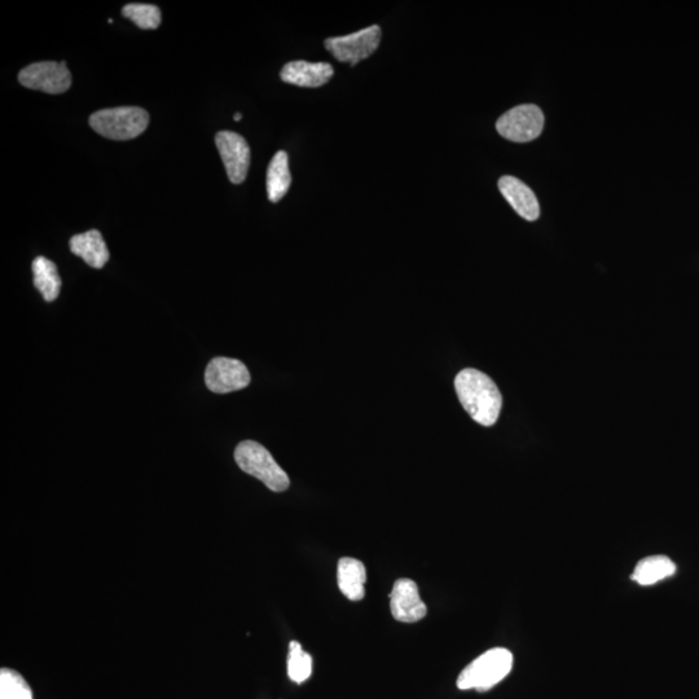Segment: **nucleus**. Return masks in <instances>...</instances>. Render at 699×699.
<instances>
[{
	"mask_svg": "<svg viewBox=\"0 0 699 699\" xmlns=\"http://www.w3.org/2000/svg\"><path fill=\"white\" fill-rule=\"evenodd\" d=\"M35 288L42 293L47 302H54L60 294L61 279L54 262L45 257H38L33 262Z\"/></svg>",
	"mask_w": 699,
	"mask_h": 699,
	"instance_id": "f3484780",
	"label": "nucleus"
},
{
	"mask_svg": "<svg viewBox=\"0 0 699 699\" xmlns=\"http://www.w3.org/2000/svg\"><path fill=\"white\" fill-rule=\"evenodd\" d=\"M544 127L542 109L533 104L518 105L496 122V130L504 139L527 143L538 138Z\"/></svg>",
	"mask_w": 699,
	"mask_h": 699,
	"instance_id": "39448f33",
	"label": "nucleus"
},
{
	"mask_svg": "<svg viewBox=\"0 0 699 699\" xmlns=\"http://www.w3.org/2000/svg\"><path fill=\"white\" fill-rule=\"evenodd\" d=\"M499 189L504 199L511 204L512 208L520 217L526 221L534 222L540 217V206L533 189L520 179L514 177H503L499 180Z\"/></svg>",
	"mask_w": 699,
	"mask_h": 699,
	"instance_id": "f8f14e48",
	"label": "nucleus"
},
{
	"mask_svg": "<svg viewBox=\"0 0 699 699\" xmlns=\"http://www.w3.org/2000/svg\"><path fill=\"white\" fill-rule=\"evenodd\" d=\"M250 380L252 378L243 362L223 356L211 360L205 371L206 386L217 394H228L248 388Z\"/></svg>",
	"mask_w": 699,
	"mask_h": 699,
	"instance_id": "6e6552de",
	"label": "nucleus"
},
{
	"mask_svg": "<svg viewBox=\"0 0 699 699\" xmlns=\"http://www.w3.org/2000/svg\"><path fill=\"white\" fill-rule=\"evenodd\" d=\"M122 15L144 30L157 29L162 21L160 8L153 4H127L122 8Z\"/></svg>",
	"mask_w": 699,
	"mask_h": 699,
	"instance_id": "a211bd4d",
	"label": "nucleus"
},
{
	"mask_svg": "<svg viewBox=\"0 0 699 699\" xmlns=\"http://www.w3.org/2000/svg\"><path fill=\"white\" fill-rule=\"evenodd\" d=\"M215 144L226 167L231 183L241 184L248 175L250 148L243 136L232 131H221L215 136Z\"/></svg>",
	"mask_w": 699,
	"mask_h": 699,
	"instance_id": "1a4fd4ad",
	"label": "nucleus"
},
{
	"mask_svg": "<svg viewBox=\"0 0 699 699\" xmlns=\"http://www.w3.org/2000/svg\"><path fill=\"white\" fill-rule=\"evenodd\" d=\"M337 582L341 592L351 601H360L366 596L367 571L363 562L344 557L338 562Z\"/></svg>",
	"mask_w": 699,
	"mask_h": 699,
	"instance_id": "ddd939ff",
	"label": "nucleus"
},
{
	"mask_svg": "<svg viewBox=\"0 0 699 699\" xmlns=\"http://www.w3.org/2000/svg\"><path fill=\"white\" fill-rule=\"evenodd\" d=\"M312 659L298 641L289 645L288 675L294 683L301 684L311 676Z\"/></svg>",
	"mask_w": 699,
	"mask_h": 699,
	"instance_id": "aec40b11",
	"label": "nucleus"
},
{
	"mask_svg": "<svg viewBox=\"0 0 699 699\" xmlns=\"http://www.w3.org/2000/svg\"><path fill=\"white\" fill-rule=\"evenodd\" d=\"M148 125V112L138 107L101 109L90 117V126L95 133L120 142L138 138Z\"/></svg>",
	"mask_w": 699,
	"mask_h": 699,
	"instance_id": "7ed1b4c3",
	"label": "nucleus"
},
{
	"mask_svg": "<svg viewBox=\"0 0 699 699\" xmlns=\"http://www.w3.org/2000/svg\"><path fill=\"white\" fill-rule=\"evenodd\" d=\"M380 42V26L372 25L354 34L329 38L325 41V48L334 59L355 67L360 61L368 59L380 46Z\"/></svg>",
	"mask_w": 699,
	"mask_h": 699,
	"instance_id": "423d86ee",
	"label": "nucleus"
},
{
	"mask_svg": "<svg viewBox=\"0 0 699 699\" xmlns=\"http://www.w3.org/2000/svg\"><path fill=\"white\" fill-rule=\"evenodd\" d=\"M455 389L461 406L474 421L483 426L496 424L503 397L489 376L478 369H463L455 378Z\"/></svg>",
	"mask_w": 699,
	"mask_h": 699,
	"instance_id": "f257e3e1",
	"label": "nucleus"
},
{
	"mask_svg": "<svg viewBox=\"0 0 699 699\" xmlns=\"http://www.w3.org/2000/svg\"><path fill=\"white\" fill-rule=\"evenodd\" d=\"M390 609L398 622L415 623L425 618L428 608L421 600L419 587L411 579H398L390 593Z\"/></svg>",
	"mask_w": 699,
	"mask_h": 699,
	"instance_id": "9d476101",
	"label": "nucleus"
},
{
	"mask_svg": "<svg viewBox=\"0 0 699 699\" xmlns=\"http://www.w3.org/2000/svg\"><path fill=\"white\" fill-rule=\"evenodd\" d=\"M19 82L26 89L59 95L67 92L72 86V74L65 61H42L21 70Z\"/></svg>",
	"mask_w": 699,
	"mask_h": 699,
	"instance_id": "0eeeda50",
	"label": "nucleus"
},
{
	"mask_svg": "<svg viewBox=\"0 0 699 699\" xmlns=\"http://www.w3.org/2000/svg\"><path fill=\"white\" fill-rule=\"evenodd\" d=\"M233 120H235L236 122H239L241 120V113H236L235 117H233Z\"/></svg>",
	"mask_w": 699,
	"mask_h": 699,
	"instance_id": "412c9836",
	"label": "nucleus"
},
{
	"mask_svg": "<svg viewBox=\"0 0 699 699\" xmlns=\"http://www.w3.org/2000/svg\"><path fill=\"white\" fill-rule=\"evenodd\" d=\"M676 573V565L667 556H650L643 558L636 565L631 579L640 586L648 587L670 578Z\"/></svg>",
	"mask_w": 699,
	"mask_h": 699,
	"instance_id": "2eb2a0df",
	"label": "nucleus"
},
{
	"mask_svg": "<svg viewBox=\"0 0 699 699\" xmlns=\"http://www.w3.org/2000/svg\"><path fill=\"white\" fill-rule=\"evenodd\" d=\"M70 250L77 257H81L87 265L99 268V270L107 265L109 258H111L103 236L96 230L73 236L70 239Z\"/></svg>",
	"mask_w": 699,
	"mask_h": 699,
	"instance_id": "4468645a",
	"label": "nucleus"
},
{
	"mask_svg": "<svg viewBox=\"0 0 699 699\" xmlns=\"http://www.w3.org/2000/svg\"><path fill=\"white\" fill-rule=\"evenodd\" d=\"M235 460L243 472L258 478L271 491L283 492L289 489L288 474L262 444L254 441L241 442L236 447Z\"/></svg>",
	"mask_w": 699,
	"mask_h": 699,
	"instance_id": "20e7f679",
	"label": "nucleus"
},
{
	"mask_svg": "<svg viewBox=\"0 0 699 699\" xmlns=\"http://www.w3.org/2000/svg\"><path fill=\"white\" fill-rule=\"evenodd\" d=\"M334 70L331 64L309 63V61H290L281 69L283 82L307 89H316L331 81Z\"/></svg>",
	"mask_w": 699,
	"mask_h": 699,
	"instance_id": "9b49d317",
	"label": "nucleus"
},
{
	"mask_svg": "<svg viewBox=\"0 0 699 699\" xmlns=\"http://www.w3.org/2000/svg\"><path fill=\"white\" fill-rule=\"evenodd\" d=\"M0 699H33L29 684L19 672L2 668L0 671Z\"/></svg>",
	"mask_w": 699,
	"mask_h": 699,
	"instance_id": "6ab92c4d",
	"label": "nucleus"
},
{
	"mask_svg": "<svg viewBox=\"0 0 699 699\" xmlns=\"http://www.w3.org/2000/svg\"><path fill=\"white\" fill-rule=\"evenodd\" d=\"M292 175L287 152L280 151L272 158L267 170V195L271 202H279L289 191Z\"/></svg>",
	"mask_w": 699,
	"mask_h": 699,
	"instance_id": "dca6fc26",
	"label": "nucleus"
},
{
	"mask_svg": "<svg viewBox=\"0 0 699 699\" xmlns=\"http://www.w3.org/2000/svg\"><path fill=\"white\" fill-rule=\"evenodd\" d=\"M513 667V655L504 648H495L483 653L466 666L457 679V688L476 689L486 692L509 675Z\"/></svg>",
	"mask_w": 699,
	"mask_h": 699,
	"instance_id": "f03ea898",
	"label": "nucleus"
}]
</instances>
